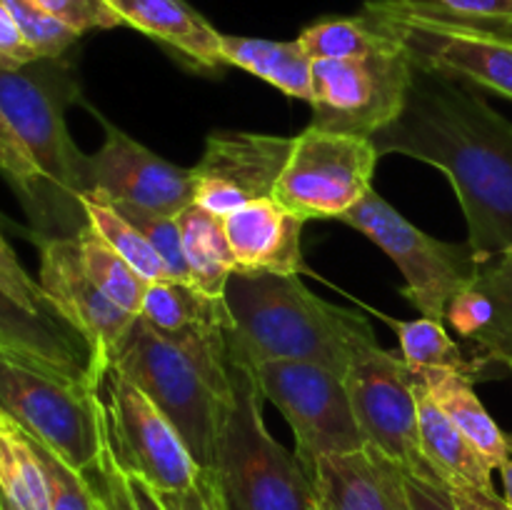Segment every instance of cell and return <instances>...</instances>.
<instances>
[{
	"instance_id": "1",
	"label": "cell",
	"mask_w": 512,
	"mask_h": 510,
	"mask_svg": "<svg viewBox=\"0 0 512 510\" xmlns=\"http://www.w3.org/2000/svg\"><path fill=\"white\" fill-rule=\"evenodd\" d=\"M380 155L443 170L480 260L512 250V123L463 80L418 70L403 113L373 135Z\"/></svg>"
},
{
	"instance_id": "2",
	"label": "cell",
	"mask_w": 512,
	"mask_h": 510,
	"mask_svg": "<svg viewBox=\"0 0 512 510\" xmlns=\"http://www.w3.org/2000/svg\"><path fill=\"white\" fill-rule=\"evenodd\" d=\"M230 328L195 325L165 335L135 318L113 370L138 385L173 423L200 470L213 473L218 440L233 405Z\"/></svg>"
},
{
	"instance_id": "3",
	"label": "cell",
	"mask_w": 512,
	"mask_h": 510,
	"mask_svg": "<svg viewBox=\"0 0 512 510\" xmlns=\"http://www.w3.org/2000/svg\"><path fill=\"white\" fill-rule=\"evenodd\" d=\"M233 325V360H300L335 370L345 378L358 355L378 345L373 325L355 310L318 298L298 275L233 273L225 285Z\"/></svg>"
},
{
	"instance_id": "4",
	"label": "cell",
	"mask_w": 512,
	"mask_h": 510,
	"mask_svg": "<svg viewBox=\"0 0 512 510\" xmlns=\"http://www.w3.org/2000/svg\"><path fill=\"white\" fill-rule=\"evenodd\" d=\"M80 98V83L65 58H38L0 70V108L43 170L70 238L88 228L80 198L90 193V155L70 138L65 110Z\"/></svg>"
},
{
	"instance_id": "5",
	"label": "cell",
	"mask_w": 512,
	"mask_h": 510,
	"mask_svg": "<svg viewBox=\"0 0 512 510\" xmlns=\"http://www.w3.org/2000/svg\"><path fill=\"white\" fill-rule=\"evenodd\" d=\"M263 390L250 365L233 360V405L215 453V480L228 510H318L310 475L270 435Z\"/></svg>"
},
{
	"instance_id": "6",
	"label": "cell",
	"mask_w": 512,
	"mask_h": 510,
	"mask_svg": "<svg viewBox=\"0 0 512 510\" xmlns=\"http://www.w3.org/2000/svg\"><path fill=\"white\" fill-rule=\"evenodd\" d=\"M0 410L78 473L100 463L108 405L93 385L0 355Z\"/></svg>"
},
{
	"instance_id": "7",
	"label": "cell",
	"mask_w": 512,
	"mask_h": 510,
	"mask_svg": "<svg viewBox=\"0 0 512 510\" xmlns=\"http://www.w3.org/2000/svg\"><path fill=\"white\" fill-rule=\"evenodd\" d=\"M340 223L363 233L385 255H390L405 278L400 295H405L413 308L423 313V318L445 323L448 303L460 290L473 285L483 265L468 240L445 243L423 233L375 190L350 208Z\"/></svg>"
},
{
	"instance_id": "8",
	"label": "cell",
	"mask_w": 512,
	"mask_h": 510,
	"mask_svg": "<svg viewBox=\"0 0 512 510\" xmlns=\"http://www.w3.org/2000/svg\"><path fill=\"white\" fill-rule=\"evenodd\" d=\"M253 373L263 398L293 428L295 458L308 475L325 455L353 453L368 445L340 373L300 360H265L253 365Z\"/></svg>"
},
{
	"instance_id": "9",
	"label": "cell",
	"mask_w": 512,
	"mask_h": 510,
	"mask_svg": "<svg viewBox=\"0 0 512 510\" xmlns=\"http://www.w3.org/2000/svg\"><path fill=\"white\" fill-rule=\"evenodd\" d=\"M378 160L373 138L308 125L293 135L273 200L300 220H340L373 190Z\"/></svg>"
},
{
	"instance_id": "10",
	"label": "cell",
	"mask_w": 512,
	"mask_h": 510,
	"mask_svg": "<svg viewBox=\"0 0 512 510\" xmlns=\"http://www.w3.org/2000/svg\"><path fill=\"white\" fill-rule=\"evenodd\" d=\"M418 68L403 45L348 60H313V128L373 138L408 103Z\"/></svg>"
},
{
	"instance_id": "11",
	"label": "cell",
	"mask_w": 512,
	"mask_h": 510,
	"mask_svg": "<svg viewBox=\"0 0 512 510\" xmlns=\"http://www.w3.org/2000/svg\"><path fill=\"white\" fill-rule=\"evenodd\" d=\"M355 420L365 443L388 455L408 475L440 480L425 460L418 423V373L398 353L375 345L345 373Z\"/></svg>"
},
{
	"instance_id": "12",
	"label": "cell",
	"mask_w": 512,
	"mask_h": 510,
	"mask_svg": "<svg viewBox=\"0 0 512 510\" xmlns=\"http://www.w3.org/2000/svg\"><path fill=\"white\" fill-rule=\"evenodd\" d=\"M103 388L108 393L110 448L120 468L145 480L155 493L193 488L198 463L158 405L118 370L105 375Z\"/></svg>"
},
{
	"instance_id": "13",
	"label": "cell",
	"mask_w": 512,
	"mask_h": 510,
	"mask_svg": "<svg viewBox=\"0 0 512 510\" xmlns=\"http://www.w3.org/2000/svg\"><path fill=\"white\" fill-rule=\"evenodd\" d=\"M38 283L60 318L80 333L90 348V378L103 388L120 343L138 315H130L100 290L85 270L78 238H38Z\"/></svg>"
},
{
	"instance_id": "14",
	"label": "cell",
	"mask_w": 512,
	"mask_h": 510,
	"mask_svg": "<svg viewBox=\"0 0 512 510\" xmlns=\"http://www.w3.org/2000/svg\"><path fill=\"white\" fill-rule=\"evenodd\" d=\"M293 138L215 130L193 168V203L225 218L253 200L273 198Z\"/></svg>"
},
{
	"instance_id": "15",
	"label": "cell",
	"mask_w": 512,
	"mask_h": 510,
	"mask_svg": "<svg viewBox=\"0 0 512 510\" xmlns=\"http://www.w3.org/2000/svg\"><path fill=\"white\" fill-rule=\"evenodd\" d=\"M105 143L90 155V193L178 218L193 203V168L155 155L98 113Z\"/></svg>"
},
{
	"instance_id": "16",
	"label": "cell",
	"mask_w": 512,
	"mask_h": 510,
	"mask_svg": "<svg viewBox=\"0 0 512 510\" xmlns=\"http://www.w3.org/2000/svg\"><path fill=\"white\" fill-rule=\"evenodd\" d=\"M363 15L393 35L423 73L473 83L512 100V50L505 45L423 28L370 8H363Z\"/></svg>"
},
{
	"instance_id": "17",
	"label": "cell",
	"mask_w": 512,
	"mask_h": 510,
	"mask_svg": "<svg viewBox=\"0 0 512 510\" xmlns=\"http://www.w3.org/2000/svg\"><path fill=\"white\" fill-rule=\"evenodd\" d=\"M310 480L318 510H413L405 470L373 445L325 455Z\"/></svg>"
},
{
	"instance_id": "18",
	"label": "cell",
	"mask_w": 512,
	"mask_h": 510,
	"mask_svg": "<svg viewBox=\"0 0 512 510\" xmlns=\"http://www.w3.org/2000/svg\"><path fill=\"white\" fill-rule=\"evenodd\" d=\"M235 273L303 275V223L278 200L263 198L225 215Z\"/></svg>"
},
{
	"instance_id": "19",
	"label": "cell",
	"mask_w": 512,
	"mask_h": 510,
	"mask_svg": "<svg viewBox=\"0 0 512 510\" xmlns=\"http://www.w3.org/2000/svg\"><path fill=\"white\" fill-rule=\"evenodd\" d=\"M0 355L98 388L90 378V348L78 330L70 328L63 318L23 308L5 290H0Z\"/></svg>"
},
{
	"instance_id": "20",
	"label": "cell",
	"mask_w": 512,
	"mask_h": 510,
	"mask_svg": "<svg viewBox=\"0 0 512 510\" xmlns=\"http://www.w3.org/2000/svg\"><path fill=\"white\" fill-rule=\"evenodd\" d=\"M125 25L158 40L195 68L223 70L220 33L185 0H108Z\"/></svg>"
},
{
	"instance_id": "21",
	"label": "cell",
	"mask_w": 512,
	"mask_h": 510,
	"mask_svg": "<svg viewBox=\"0 0 512 510\" xmlns=\"http://www.w3.org/2000/svg\"><path fill=\"white\" fill-rule=\"evenodd\" d=\"M418 423L420 443L425 460L443 485H475L483 490L493 488V465L478 453L473 443L458 430V425L445 415L435 403L433 395L425 390L418 378Z\"/></svg>"
},
{
	"instance_id": "22",
	"label": "cell",
	"mask_w": 512,
	"mask_h": 510,
	"mask_svg": "<svg viewBox=\"0 0 512 510\" xmlns=\"http://www.w3.org/2000/svg\"><path fill=\"white\" fill-rule=\"evenodd\" d=\"M435 403L445 410L460 433L478 448V453L500 470L512 458V435L505 433L475 393V380L453 370H423L418 373Z\"/></svg>"
},
{
	"instance_id": "23",
	"label": "cell",
	"mask_w": 512,
	"mask_h": 510,
	"mask_svg": "<svg viewBox=\"0 0 512 510\" xmlns=\"http://www.w3.org/2000/svg\"><path fill=\"white\" fill-rule=\"evenodd\" d=\"M220 55L225 65H235L265 80L288 98L308 100V103L313 98V58L305 53L298 40L283 43V40L220 33Z\"/></svg>"
},
{
	"instance_id": "24",
	"label": "cell",
	"mask_w": 512,
	"mask_h": 510,
	"mask_svg": "<svg viewBox=\"0 0 512 510\" xmlns=\"http://www.w3.org/2000/svg\"><path fill=\"white\" fill-rule=\"evenodd\" d=\"M0 175L13 188L15 198L23 205L25 215L33 225L35 240L70 238L63 213L58 208V200H55L43 170L38 168L28 145L15 133L10 120L5 118L3 108H0Z\"/></svg>"
},
{
	"instance_id": "25",
	"label": "cell",
	"mask_w": 512,
	"mask_h": 510,
	"mask_svg": "<svg viewBox=\"0 0 512 510\" xmlns=\"http://www.w3.org/2000/svg\"><path fill=\"white\" fill-rule=\"evenodd\" d=\"M178 228L195 288L213 298H225V285L235 273V258L223 218L190 203L178 215Z\"/></svg>"
},
{
	"instance_id": "26",
	"label": "cell",
	"mask_w": 512,
	"mask_h": 510,
	"mask_svg": "<svg viewBox=\"0 0 512 510\" xmlns=\"http://www.w3.org/2000/svg\"><path fill=\"white\" fill-rule=\"evenodd\" d=\"M395 328L400 338V358L408 363L410 370L423 373V370H453L470 380L490 378L493 365L483 358H465L460 345L445 330L443 320L418 318V320H393L388 315H380Z\"/></svg>"
},
{
	"instance_id": "27",
	"label": "cell",
	"mask_w": 512,
	"mask_h": 510,
	"mask_svg": "<svg viewBox=\"0 0 512 510\" xmlns=\"http://www.w3.org/2000/svg\"><path fill=\"white\" fill-rule=\"evenodd\" d=\"M0 495L18 510H50L45 468L23 428L0 410Z\"/></svg>"
},
{
	"instance_id": "28",
	"label": "cell",
	"mask_w": 512,
	"mask_h": 510,
	"mask_svg": "<svg viewBox=\"0 0 512 510\" xmlns=\"http://www.w3.org/2000/svg\"><path fill=\"white\" fill-rule=\"evenodd\" d=\"M140 318L165 335L205 323H218L225 328L233 325L225 298H213L195 285L178 283V280L150 283L145 290Z\"/></svg>"
},
{
	"instance_id": "29",
	"label": "cell",
	"mask_w": 512,
	"mask_h": 510,
	"mask_svg": "<svg viewBox=\"0 0 512 510\" xmlns=\"http://www.w3.org/2000/svg\"><path fill=\"white\" fill-rule=\"evenodd\" d=\"M85 210L88 225L145 280V283H160V280H173L165 260L158 250L148 243L143 233L115 208L110 200L98 193H85L80 198Z\"/></svg>"
},
{
	"instance_id": "30",
	"label": "cell",
	"mask_w": 512,
	"mask_h": 510,
	"mask_svg": "<svg viewBox=\"0 0 512 510\" xmlns=\"http://www.w3.org/2000/svg\"><path fill=\"white\" fill-rule=\"evenodd\" d=\"M298 43L313 60L368 58L398 48V40L363 13L358 18L315 20L298 35Z\"/></svg>"
},
{
	"instance_id": "31",
	"label": "cell",
	"mask_w": 512,
	"mask_h": 510,
	"mask_svg": "<svg viewBox=\"0 0 512 510\" xmlns=\"http://www.w3.org/2000/svg\"><path fill=\"white\" fill-rule=\"evenodd\" d=\"M475 285L490 300V323L473 340L480 358L512 375V253L483 260Z\"/></svg>"
},
{
	"instance_id": "32",
	"label": "cell",
	"mask_w": 512,
	"mask_h": 510,
	"mask_svg": "<svg viewBox=\"0 0 512 510\" xmlns=\"http://www.w3.org/2000/svg\"><path fill=\"white\" fill-rule=\"evenodd\" d=\"M365 8L390 15V18L423 25V28L468 35V38L488 40V43L505 45V48L512 50V13L475 18V15L450 13V10L440 8V5L430 3V0H368Z\"/></svg>"
},
{
	"instance_id": "33",
	"label": "cell",
	"mask_w": 512,
	"mask_h": 510,
	"mask_svg": "<svg viewBox=\"0 0 512 510\" xmlns=\"http://www.w3.org/2000/svg\"><path fill=\"white\" fill-rule=\"evenodd\" d=\"M80 255H83L85 270L90 273V278L100 285L105 295H108L113 303H118L120 308L128 310L130 315H140L143 310V298L148 283L95 233L93 228H83L78 235Z\"/></svg>"
},
{
	"instance_id": "34",
	"label": "cell",
	"mask_w": 512,
	"mask_h": 510,
	"mask_svg": "<svg viewBox=\"0 0 512 510\" xmlns=\"http://www.w3.org/2000/svg\"><path fill=\"white\" fill-rule=\"evenodd\" d=\"M3 3L18 23L25 43L38 58H63L80 40V33L53 18L35 0H3Z\"/></svg>"
},
{
	"instance_id": "35",
	"label": "cell",
	"mask_w": 512,
	"mask_h": 510,
	"mask_svg": "<svg viewBox=\"0 0 512 510\" xmlns=\"http://www.w3.org/2000/svg\"><path fill=\"white\" fill-rule=\"evenodd\" d=\"M113 203V200H110ZM140 233L148 238V243L158 250L160 258L165 260L170 270V278L178 280V283L193 285V278H190L188 260H185L183 253V240H180V228L178 218H170V215L153 213V210L138 208V205L128 203H113Z\"/></svg>"
},
{
	"instance_id": "36",
	"label": "cell",
	"mask_w": 512,
	"mask_h": 510,
	"mask_svg": "<svg viewBox=\"0 0 512 510\" xmlns=\"http://www.w3.org/2000/svg\"><path fill=\"white\" fill-rule=\"evenodd\" d=\"M30 440H33L35 453H38L40 463L45 468V478H48L50 510H95V495L90 490L88 478L70 468L65 460H60L43 443H38L35 438Z\"/></svg>"
},
{
	"instance_id": "37",
	"label": "cell",
	"mask_w": 512,
	"mask_h": 510,
	"mask_svg": "<svg viewBox=\"0 0 512 510\" xmlns=\"http://www.w3.org/2000/svg\"><path fill=\"white\" fill-rule=\"evenodd\" d=\"M0 290H5L10 298L18 300L23 308L33 310V313L60 318V313L55 310V305L50 303L45 290L40 288L38 280L30 278L28 270L23 268V263L18 260L15 250L10 248V243L5 240L3 233H0Z\"/></svg>"
},
{
	"instance_id": "38",
	"label": "cell",
	"mask_w": 512,
	"mask_h": 510,
	"mask_svg": "<svg viewBox=\"0 0 512 510\" xmlns=\"http://www.w3.org/2000/svg\"><path fill=\"white\" fill-rule=\"evenodd\" d=\"M85 478H88L90 490L98 498V503L103 505V510H138L128 483V473L120 468L113 448H110V435H105L100 463L90 473H85Z\"/></svg>"
},
{
	"instance_id": "39",
	"label": "cell",
	"mask_w": 512,
	"mask_h": 510,
	"mask_svg": "<svg viewBox=\"0 0 512 510\" xmlns=\"http://www.w3.org/2000/svg\"><path fill=\"white\" fill-rule=\"evenodd\" d=\"M35 3L80 35L88 30H110L125 25L108 0H35Z\"/></svg>"
},
{
	"instance_id": "40",
	"label": "cell",
	"mask_w": 512,
	"mask_h": 510,
	"mask_svg": "<svg viewBox=\"0 0 512 510\" xmlns=\"http://www.w3.org/2000/svg\"><path fill=\"white\" fill-rule=\"evenodd\" d=\"M158 495L168 510H228L218 480H215V473H208V470H200L193 488L183 490V493Z\"/></svg>"
},
{
	"instance_id": "41",
	"label": "cell",
	"mask_w": 512,
	"mask_h": 510,
	"mask_svg": "<svg viewBox=\"0 0 512 510\" xmlns=\"http://www.w3.org/2000/svg\"><path fill=\"white\" fill-rule=\"evenodd\" d=\"M38 60L20 33L18 23L13 20L10 10L0 0V70H15Z\"/></svg>"
},
{
	"instance_id": "42",
	"label": "cell",
	"mask_w": 512,
	"mask_h": 510,
	"mask_svg": "<svg viewBox=\"0 0 512 510\" xmlns=\"http://www.w3.org/2000/svg\"><path fill=\"white\" fill-rule=\"evenodd\" d=\"M405 483H408L413 510H458L453 498H450L448 488L440 480H425L405 473Z\"/></svg>"
},
{
	"instance_id": "43",
	"label": "cell",
	"mask_w": 512,
	"mask_h": 510,
	"mask_svg": "<svg viewBox=\"0 0 512 510\" xmlns=\"http://www.w3.org/2000/svg\"><path fill=\"white\" fill-rule=\"evenodd\" d=\"M445 488H448L450 498H453L458 510H512L508 500L495 493V490H483L463 483L445 485Z\"/></svg>"
},
{
	"instance_id": "44",
	"label": "cell",
	"mask_w": 512,
	"mask_h": 510,
	"mask_svg": "<svg viewBox=\"0 0 512 510\" xmlns=\"http://www.w3.org/2000/svg\"><path fill=\"white\" fill-rule=\"evenodd\" d=\"M440 8L458 15H475V18H490V15H510L512 0H430Z\"/></svg>"
},
{
	"instance_id": "45",
	"label": "cell",
	"mask_w": 512,
	"mask_h": 510,
	"mask_svg": "<svg viewBox=\"0 0 512 510\" xmlns=\"http://www.w3.org/2000/svg\"><path fill=\"white\" fill-rule=\"evenodd\" d=\"M128 483H130V490H133V498H135V505H138V510H168L163 505V500H160V495L155 493L145 480L135 478V475H128Z\"/></svg>"
},
{
	"instance_id": "46",
	"label": "cell",
	"mask_w": 512,
	"mask_h": 510,
	"mask_svg": "<svg viewBox=\"0 0 512 510\" xmlns=\"http://www.w3.org/2000/svg\"><path fill=\"white\" fill-rule=\"evenodd\" d=\"M500 478H503V490H505L503 498L508 500L512 508V458L505 465H500Z\"/></svg>"
},
{
	"instance_id": "47",
	"label": "cell",
	"mask_w": 512,
	"mask_h": 510,
	"mask_svg": "<svg viewBox=\"0 0 512 510\" xmlns=\"http://www.w3.org/2000/svg\"><path fill=\"white\" fill-rule=\"evenodd\" d=\"M0 505H3V510H18L8 498H3V495H0Z\"/></svg>"
},
{
	"instance_id": "48",
	"label": "cell",
	"mask_w": 512,
	"mask_h": 510,
	"mask_svg": "<svg viewBox=\"0 0 512 510\" xmlns=\"http://www.w3.org/2000/svg\"><path fill=\"white\" fill-rule=\"evenodd\" d=\"M95 510H103V505L98 503V498H95Z\"/></svg>"
},
{
	"instance_id": "49",
	"label": "cell",
	"mask_w": 512,
	"mask_h": 510,
	"mask_svg": "<svg viewBox=\"0 0 512 510\" xmlns=\"http://www.w3.org/2000/svg\"><path fill=\"white\" fill-rule=\"evenodd\" d=\"M0 510H3V505H0Z\"/></svg>"
},
{
	"instance_id": "50",
	"label": "cell",
	"mask_w": 512,
	"mask_h": 510,
	"mask_svg": "<svg viewBox=\"0 0 512 510\" xmlns=\"http://www.w3.org/2000/svg\"><path fill=\"white\" fill-rule=\"evenodd\" d=\"M508 253H512V250H508Z\"/></svg>"
}]
</instances>
